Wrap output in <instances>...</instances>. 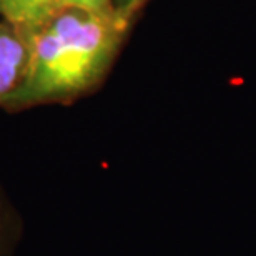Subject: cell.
<instances>
[{
    "mask_svg": "<svg viewBox=\"0 0 256 256\" xmlns=\"http://www.w3.org/2000/svg\"><path fill=\"white\" fill-rule=\"evenodd\" d=\"M132 22L133 17L115 7H68L24 28L27 68L2 106L15 112L44 104H68L90 94L110 70Z\"/></svg>",
    "mask_w": 256,
    "mask_h": 256,
    "instance_id": "cell-1",
    "label": "cell"
},
{
    "mask_svg": "<svg viewBox=\"0 0 256 256\" xmlns=\"http://www.w3.org/2000/svg\"><path fill=\"white\" fill-rule=\"evenodd\" d=\"M28 62L24 28L0 18V105L20 85Z\"/></svg>",
    "mask_w": 256,
    "mask_h": 256,
    "instance_id": "cell-2",
    "label": "cell"
},
{
    "mask_svg": "<svg viewBox=\"0 0 256 256\" xmlns=\"http://www.w3.org/2000/svg\"><path fill=\"white\" fill-rule=\"evenodd\" d=\"M17 232L18 224L14 210L0 194V256H7L10 253Z\"/></svg>",
    "mask_w": 256,
    "mask_h": 256,
    "instance_id": "cell-4",
    "label": "cell"
},
{
    "mask_svg": "<svg viewBox=\"0 0 256 256\" xmlns=\"http://www.w3.org/2000/svg\"><path fill=\"white\" fill-rule=\"evenodd\" d=\"M115 0H88V7L92 10H105L114 7Z\"/></svg>",
    "mask_w": 256,
    "mask_h": 256,
    "instance_id": "cell-6",
    "label": "cell"
},
{
    "mask_svg": "<svg viewBox=\"0 0 256 256\" xmlns=\"http://www.w3.org/2000/svg\"><path fill=\"white\" fill-rule=\"evenodd\" d=\"M68 7H88V0H0V18L15 27L32 28Z\"/></svg>",
    "mask_w": 256,
    "mask_h": 256,
    "instance_id": "cell-3",
    "label": "cell"
},
{
    "mask_svg": "<svg viewBox=\"0 0 256 256\" xmlns=\"http://www.w3.org/2000/svg\"><path fill=\"white\" fill-rule=\"evenodd\" d=\"M148 2V0H115L114 2V7L118 8L120 12H124L130 17L135 18L136 14L140 12V8L143 7Z\"/></svg>",
    "mask_w": 256,
    "mask_h": 256,
    "instance_id": "cell-5",
    "label": "cell"
}]
</instances>
